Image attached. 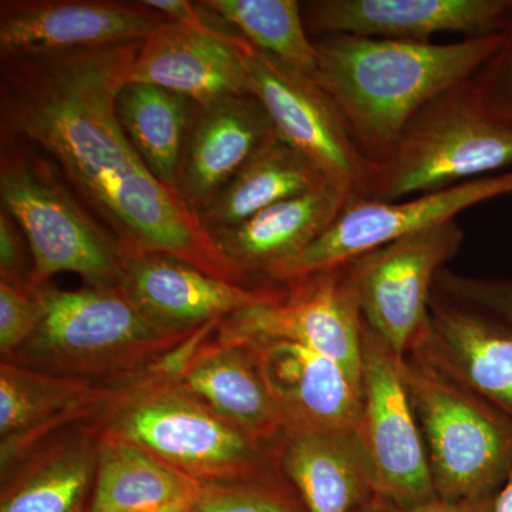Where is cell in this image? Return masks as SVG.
Listing matches in <instances>:
<instances>
[{"label":"cell","instance_id":"cell-17","mask_svg":"<svg viewBox=\"0 0 512 512\" xmlns=\"http://www.w3.org/2000/svg\"><path fill=\"white\" fill-rule=\"evenodd\" d=\"M126 380L94 384L89 380L53 375L2 360V477L42 446L43 440L52 439L57 431L80 421L97 419Z\"/></svg>","mask_w":512,"mask_h":512},{"label":"cell","instance_id":"cell-12","mask_svg":"<svg viewBox=\"0 0 512 512\" xmlns=\"http://www.w3.org/2000/svg\"><path fill=\"white\" fill-rule=\"evenodd\" d=\"M510 194L512 171L407 200L352 198L311 247L279 275L276 285L348 264L414 232L456 220L468 208Z\"/></svg>","mask_w":512,"mask_h":512},{"label":"cell","instance_id":"cell-32","mask_svg":"<svg viewBox=\"0 0 512 512\" xmlns=\"http://www.w3.org/2000/svg\"><path fill=\"white\" fill-rule=\"evenodd\" d=\"M474 89L495 119L512 126V16L498 49L474 76Z\"/></svg>","mask_w":512,"mask_h":512},{"label":"cell","instance_id":"cell-24","mask_svg":"<svg viewBox=\"0 0 512 512\" xmlns=\"http://www.w3.org/2000/svg\"><path fill=\"white\" fill-rule=\"evenodd\" d=\"M97 439L92 424L37 447L2 477L0 512H89Z\"/></svg>","mask_w":512,"mask_h":512},{"label":"cell","instance_id":"cell-11","mask_svg":"<svg viewBox=\"0 0 512 512\" xmlns=\"http://www.w3.org/2000/svg\"><path fill=\"white\" fill-rule=\"evenodd\" d=\"M285 285L281 301L222 320L215 339L234 345L288 340L330 357L362 383L363 316L348 265Z\"/></svg>","mask_w":512,"mask_h":512},{"label":"cell","instance_id":"cell-18","mask_svg":"<svg viewBox=\"0 0 512 512\" xmlns=\"http://www.w3.org/2000/svg\"><path fill=\"white\" fill-rule=\"evenodd\" d=\"M409 353L512 419V328L501 320L434 288L429 323Z\"/></svg>","mask_w":512,"mask_h":512},{"label":"cell","instance_id":"cell-36","mask_svg":"<svg viewBox=\"0 0 512 512\" xmlns=\"http://www.w3.org/2000/svg\"><path fill=\"white\" fill-rule=\"evenodd\" d=\"M494 512H512V471L495 497Z\"/></svg>","mask_w":512,"mask_h":512},{"label":"cell","instance_id":"cell-13","mask_svg":"<svg viewBox=\"0 0 512 512\" xmlns=\"http://www.w3.org/2000/svg\"><path fill=\"white\" fill-rule=\"evenodd\" d=\"M165 22L168 20L144 2L2 0L0 60L141 43Z\"/></svg>","mask_w":512,"mask_h":512},{"label":"cell","instance_id":"cell-1","mask_svg":"<svg viewBox=\"0 0 512 512\" xmlns=\"http://www.w3.org/2000/svg\"><path fill=\"white\" fill-rule=\"evenodd\" d=\"M141 43L2 60L0 137L42 151L124 258L173 256L249 286L180 194L148 170L121 127L117 94Z\"/></svg>","mask_w":512,"mask_h":512},{"label":"cell","instance_id":"cell-38","mask_svg":"<svg viewBox=\"0 0 512 512\" xmlns=\"http://www.w3.org/2000/svg\"><path fill=\"white\" fill-rule=\"evenodd\" d=\"M350 512H383L382 508H380L379 501L377 498L375 500L370 501V503L359 505V507L353 508Z\"/></svg>","mask_w":512,"mask_h":512},{"label":"cell","instance_id":"cell-22","mask_svg":"<svg viewBox=\"0 0 512 512\" xmlns=\"http://www.w3.org/2000/svg\"><path fill=\"white\" fill-rule=\"evenodd\" d=\"M286 430H355L362 383L339 363L288 340L249 343Z\"/></svg>","mask_w":512,"mask_h":512},{"label":"cell","instance_id":"cell-26","mask_svg":"<svg viewBox=\"0 0 512 512\" xmlns=\"http://www.w3.org/2000/svg\"><path fill=\"white\" fill-rule=\"evenodd\" d=\"M97 434V473L89 512H146L200 491V481L143 447L104 431Z\"/></svg>","mask_w":512,"mask_h":512},{"label":"cell","instance_id":"cell-23","mask_svg":"<svg viewBox=\"0 0 512 512\" xmlns=\"http://www.w3.org/2000/svg\"><path fill=\"white\" fill-rule=\"evenodd\" d=\"M278 466L308 512H350L377 498L375 476L355 430H286Z\"/></svg>","mask_w":512,"mask_h":512},{"label":"cell","instance_id":"cell-19","mask_svg":"<svg viewBox=\"0 0 512 512\" xmlns=\"http://www.w3.org/2000/svg\"><path fill=\"white\" fill-rule=\"evenodd\" d=\"M210 16L217 23L212 30L165 22L141 43L126 82L153 84L200 107L222 97L251 94L238 33Z\"/></svg>","mask_w":512,"mask_h":512},{"label":"cell","instance_id":"cell-21","mask_svg":"<svg viewBox=\"0 0 512 512\" xmlns=\"http://www.w3.org/2000/svg\"><path fill=\"white\" fill-rule=\"evenodd\" d=\"M276 134L252 94L197 106L185 138L177 191L195 215L217 200L232 178Z\"/></svg>","mask_w":512,"mask_h":512},{"label":"cell","instance_id":"cell-27","mask_svg":"<svg viewBox=\"0 0 512 512\" xmlns=\"http://www.w3.org/2000/svg\"><path fill=\"white\" fill-rule=\"evenodd\" d=\"M195 109L194 101L153 84L126 82L117 94V117L128 140L148 170L175 191Z\"/></svg>","mask_w":512,"mask_h":512},{"label":"cell","instance_id":"cell-37","mask_svg":"<svg viewBox=\"0 0 512 512\" xmlns=\"http://www.w3.org/2000/svg\"><path fill=\"white\" fill-rule=\"evenodd\" d=\"M197 494L181 498V500L173 501V503L161 505V507L153 508V510L146 512H191L192 504H194Z\"/></svg>","mask_w":512,"mask_h":512},{"label":"cell","instance_id":"cell-5","mask_svg":"<svg viewBox=\"0 0 512 512\" xmlns=\"http://www.w3.org/2000/svg\"><path fill=\"white\" fill-rule=\"evenodd\" d=\"M0 204L28 241L32 288L63 272L92 288H119L124 255L117 242L77 200L56 165L18 138L0 137Z\"/></svg>","mask_w":512,"mask_h":512},{"label":"cell","instance_id":"cell-29","mask_svg":"<svg viewBox=\"0 0 512 512\" xmlns=\"http://www.w3.org/2000/svg\"><path fill=\"white\" fill-rule=\"evenodd\" d=\"M191 512H308L281 471L227 483L202 484Z\"/></svg>","mask_w":512,"mask_h":512},{"label":"cell","instance_id":"cell-25","mask_svg":"<svg viewBox=\"0 0 512 512\" xmlns=\"http://www.w3.org/2000/svg\"><path fill=\"white\" fill-rule=\"evenodd\" d=\"M326 183L328 177L311 158L275 134L198 218L212 235Z\"/></svg>","mask_w":512,"mask_h":512},{"label":"cell","instance_id":"cell-7","mask_svg":"<svg viewBox=\"0 0 512 512\" xmlns=\"http://www.w3.org/2000/svg\"><path fill=\"white\" fill-rule=\"evenodd\" d=\"M402 373L437 498L497 495L512 471L511 417L414 353Z\"/></svg>","mask_w":512,"mask_h":512},{"label":"cell","instance_id":"cell-15","mask_svg":"<svg viewBox=\"0 0 512 512\" xmlns=\"http://www.w3.org/2000/svg\"><path fill=\"white\" fill-rule=\"evenodd\" d=\"M119 288L146 318L168 332H197L286 295V285L249 288L224 281L173 256L124 258Z\"/></svg>","mask_w":512,"mask_h":512},{"label":"cell","instance_id":"cell-28","mask_svg":"<svg viewBox=\"0 0 512 512\" xmlns=\"http://www.w3.org/2000/svg\"><path fill=\"white\" fill-rule=\"evenodd\" d=\"M198 5L256 49L315 79L318 52L298 0H202Z\"/></svg>","mask_w":512,"mask_h":512},{"label":"cell","instance_id":"cell-9","mask_svg":"<svg viewBox=\"0 0 512 512\" xmlns=\"http://www.w3.org/2000/svg\"><path fill=\"white\" fill-rule=\"evenodd\" d=\"M457 220L397 239L348 262L367 328L406 356L427 328L437 276L463 247Z\"/></svg>","mask_w":512,"mask_h":512},{"label":"cell","instance_id":"cell-34","mask_svg":"<svg viewBox=\"0 0 512 512\" xmlns=\"http://www.w3.org/2000/svg\"><path fill=\"white\" fill-rule=\"evenodd\" d=\"M147 6L160 13L168 22L177 23L195 30H212L217 28L215 20L198 5L187 0H144Z\"/></svg>","mask_w":512,"mask_h":512},{"label":"cell","instance_id":"cell-8","mask_svg":"<svg viewBox=\"0 0 512 512\" xmlns=\"http://www.w3.org/2000/svg\"><path fill=\"white\" fill-rule=\"evenodd\" d=\"M403 356L363 322L362 412L356 431L379 500L412 510L437 500L429 457L402 373Z\"/></svg>","mask_w":512,"mask_h":512},{"label":"cell","instance_id":"cell-6","mask_svg":"<svg viewBox=\"0 0 512 512\" xmlns=\"http://www.w3.org/2000/svg\"><path fill=\"white\" fill-rule=\"evenodd\" d=\"M511 165L512 126L485 109L470 80L410 120L389 156L373 163L366 198L407 200L501 174Z\"/></svg>","mask_w":512,"mask_h":512},{"label":"cell","instance_id":"cell-3","mask_svg":"<svg viewBox=\"0 0 512 512\" xmlns=\"http://www.w3.org/2000/svg\"><path fill=\"white\" fill-rule=\"evenodd\" d=\"M167 357L121 384L93 426L143 447L201 484L281 471L276 448L251 439L185 393L171 377Z\"/></svg>","mask_w":512,"mask_h":512},{"label":"cell","instance_id":"cell-20","mask_svg":"<svg viewBox=\"0 0 512 512\" xmlns=\"http://www.w3.org/2000/svg\"><path fill=\"white\" fill-rule=\"evenodd\" d=\"M352 195L333 183L278 202L212 234L225 258L252 288L276 285L293 264L335 221Z\"/></svg>","mask_w":512,"mask_h":512},{"label":"cell","instance_id":"cell-2","mask_svg":"<svg viewBox=\"0 0 512 512\" xmlns=\"http://www.w3.org/2000/svg\"><path fill=\"white\" fill-rule=\"evenodd\" d=\"M500 42L501 33L453 43L319 37L315 79L335 101L360 151L379 163L410 120L440 94L473 80Z\"/></svg>","mask_w":512,"mask_h":512},{"label":"cell","instance_id":"cell-10","mask_svg":"<svg viewBox=\"0 0 512 512\" xmlns=\"http://www.w3.org/2000/svg\"><path fill=\"white\" fill-rule=\"evenodd\" d=\"M237 45L251 94L264 107L276 134L311 158L330 183L353 198H366L373 161L357 147L332 97L316 79L261 52L239 33Z\"/></svg>","mask_w":512,"mask_h":512},{"label":"cell","instance_id":"cell-31","mask_svg":"<svg viewBox=\"0 0 512 512\" xmlns=\"http://www.w3.org/2000/svg\"><path fill=\"white\" fill-rule=\"evenodd\" d=\"M40 302L32 286L0 282V352L3 360L16 355L39 325Z\"/></svg>","mask_w":512,"mask_h":512},{"label":"cell","instance_id":"cell-16","mask_svg":"<svg viewBox=\"0 0 512 512\" xmlns=\"http://www.w3.org/2000/svg\"><path fill=\"white\" fill-rule=\"evenodd\" d=\"M220 323L207 326L175 350L170 356L171 377L232 427L276 448L286 424L266 389L254 349L211 340Z\"/></svg>","mask_w":512,"mask_h":512},{"label":"cell","instance_id":"cell-30","mask_svg":"<svg viewBox=\"0 0 512 512\" xmlns=\"http://www.w3.org/2000/svg\"><path fill=\"white\" fill-rule=\"evenodd\" d=\"M434 288L444 295L473 306L512 328V279L480 278L443 269Z\"/></svg>","mask_w":512,"mask_h":512},{"label":"cell","instance_id":"cell-33","mask_svg":"<svg viewBox=\"0 0 512 512\" xmlns=\"http://www.w3.org/2000/svg\"><path fill=\"white\" fill-rule=\"evenodd\" d=\"M25 234L8 212L0 211V282L30 286L33 266L26 254Z\"/></svg>","mask_w":512,"mask_h":512},{"label":"cell","instance_id":"cell-14","mask_svg":"<svg viewBox=\"0 0 512 512\" xmlns=\"http://www.w3.org/2000/svg\"><path fill=\"white\" fill-rule=\"evenodd\" d=\"M312 39L352 35L431 42L440 33L500 35L512 0H311L302 3Z\"/></svg>","mask_w":512,"mask_h":512},{"label":"cell","instance_id":"cell-4","mask_svg":"<svg viewBox=\"0 0 512 512\" xmlns=\"http://www.w3.org/2000/svg\"><path fill=\"white\" fill-rule=\"evenodd\" d=\"M35 289L42 311L39 325L6 362L40 372L120 382L156 365L204 329H161L120 288L62 291L45 284Z\"/></svg>","mask_w":512,"mask_h":512},{"label":"cell","instance_id":"cell-35","mask_svg":"<svg viewBox=\"0 0 512 512\" xmlns=\"http://www.w3.org/2000/svg\"><path fill=\"white\" fill-rule=\"evenodd\" d=\"M495 497L497 495L463 501H446L437 498L431 503L420 505V507L412 508V510H400V508L384 503L379 498H377V501H379L383 512H494Z\"/></svg>","mask_w":512,"mask_h":512}]
</instances>
